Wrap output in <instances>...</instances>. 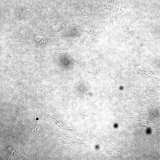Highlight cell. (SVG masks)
<instances>
[{
  "mask_svg": "<svg viewBox=\"0 0 160 160\" xmlns=\"http://www.w3.org/2000/svg\"><path fill=\"white\" fill-rule=\"evenodd\" d=\"M7 151L9 155L13 158H16L20 155V151L14 145L8 147Z\"/></svg>",
  "mask_w": 160,
  "mask_h": 160,
  "instance_id": "1",
  "label": "cell"
},
{
  "mask_svg": "<svg viewBox=\"0 0 160 160\" xmlns=\"http://www.w3.org/2000/svg\"><path fill=\"white\" fill-rule=\"evenodd\" d=\"M33 129V132H36L39 131L41 129V126L39 124L36 123L33 124L32 127Z\"/></svg>",
  "mask_w": 160,
  "mask_h": 160,
  "instance_id": "2",
  "label": "cell"
}]
</instances>
